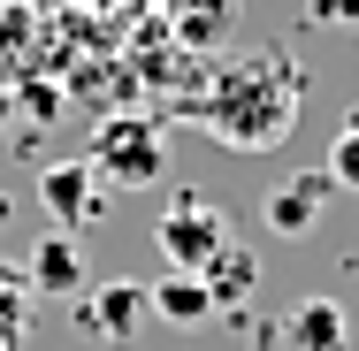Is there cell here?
Returning a JSON list of instances; mask_svg holds the SVG:
<instances>
[{
  "instance_id": "8",
  "label": "cell",
  "mask_w": 359,
  "mask_h": 351,
  "mask_svg": "<svg viewBox=\"0 0 359 351\" xmlns=\"http://www.w3.org/2000/svg\"><path fill=\"white\" fill-rule=\"evenodd\" d=\"M145 313H161V321H184V329H191V321H207V313H215V298H207V282H199V275H176V268H168V282H153V290H145Z\"/></svg>"
},
{
  "instance_id": "3",
  "label": "cell",
  "mask_w": 359,
  "mask_h": 351,
  "mask_svg": "<svg viewBox=\"0 0 359 351\" xmlns=\"http://www.w3.org/2000/svg\"><path fill=\"white\" fill-rule=\"evenodd\" d=\"M153 245H161V260L176 268V275H207L222 252L237 245V229H229V214L215 199H199V191H176L168 214L153 221Z\"/></svg>"
},
{
  "instance_id": "13",
  "label": "cell",
  "mask_w": 359,
  "mask_h": 351,
  "mask_svg": "<svg viewBox=\"0 0 359 351\" xmlns=\"http://www.w3.org/2000/svg\"><path fill=\"white\" fill-rule=\"evenodd\" d=\"M321 23H359V0H313Z\"/></svg>"
},
{
  "instance_id": "12",
  "label": "cell",
  "mask_w": 359,
  "mask_h": 351,
  "mask_svg": "<svg viewBox=\"0 0 359 351\" xmlns=\"http://www.w3.org/2000/svg\"><path fill=\"white\" fill-rule=\"evenodd\" d=\"M321 176H329L337 191H359V107H352V123L337 130V145H329V160H321Z\"/></svg>"
},
{
  "instance_id": "4",
  "label": "cell",
  "mask_w": 359,
  "mask_h": 351,
  "mask_svg": "<svg viewBox=\"0 0 359 351\" xmlns=\"http://www.w3.org/2000/svg\"><path fill=\"white\" fill-rule=\"evenodd\" d=\"M39 199H46V214H54V229H69V237H76L92 214L107 207V184H100L84 160H62V168L39 176Z\"/></svg>"
},
{
  "instance_id": "2",
  "label": "cell",
  "mask_w": 359,
  "mask_h": 351,
  "mask_svg": "<svg viewBox=\"0 0 359 351\" xmlns=\"http://www.w3.org/2000/svg\"><path fill=\"white\" fill-rule=\"evenodd\" d=\"M84 168L100 184H115V191H153L168 176V130L153 115H107L84 145Z\"/></svg>"
},
{
  "instance_id": "1",
  "label": "cell",
  "mask_w": 359,
  "mask_h": 351,
  "mask_svg": "<svg viewBox=\"0 0 359 351\" xmlns=\"http://www.w3.org/2000/svg\"><path fill=\"white\" fill-rule=\"evenodd\" d=\"M298 107H306V69L283 46H252V54L222 62V76L199 99V123L229 153H276L298 130Z\"/></svg>"
},
{
  "instance_id": "6",
  "label": "cell",
  "mask_w": 359,
  "mask_h": 351,
  "mask_svg": "<svg viewBox=\"0 0 359 351\" xmlns=\"http://www.w3.org/2000/svg\"><path fill=\"white\" fill-rule=\"evenodd\" d=\"M31 290H46V298H69L76 282H84V260H76V237L69 229H54V237H39V252H31Z\"/></svg>"
},
{
  "instance_id": "14",
  "label": "cell",
  "mask_w": 359,
  "mask_h": 351,
  "mask_svg": "<svg viewBox=\"0 0 359 351\" xmlns=\"http://www.w3.org/2000/svg\"><path fill=\"white\" fill-rule=\"evenodd\" d=\"M0 123H8V99H0Z\"/></svg>"
},
{
  "instance_id": "10",
  "label": "cell",
  "mask_w": 359,
  "mask_h": 351,
  "mask_svg": "<svg viewBox=\"0 0 359 351\" xmlns=\"http://www.w3.org/2000/svg\"><path fill=\"white\" fill-rule=\"evenodd\" d=\"M199 282H207V298H215V305H237V298L260 282V260H252L245 245H229V252H222V260H215V268H207Z\"/></svg>"
},
{
  "instance_id": "5",
  "label": "cell",
  "mask_w": 359,
  "mask_h": 351,
  "mask_svg": "<svg viewBox=\"0 0 359 351\" xmlns=\"http://www.w3.org/2000/svg\"><path fill=\"white\" fill-rule=\"evenodd\" d=\"M329 176L313 168V176H298V184H283V191H268V229L276 237H306L313 221H321V207H329Z\"/></svg>"
},
{
  "instance_id": "7",
  "label": "cell",
  "mask_w": 359,
  "mask_h": 351,
  "mask_svg": "<svg viewBox=\"0 0 359 351\" xmlns=\"http://www.w3.org/2000/svg\"><path fill=\"white\" fill-rule=\"evenodd\" d=\"M352 329H344V305L337 298H306L290 313V351H344Z\"/></svg>"
},
{
  "instance_id": "9",
  "label": "cell",
  "mask_w": 359,
  "mask_h": 351,
  "mask_svg": "<svg viewBox=\"0 0 359 351\" xmlns=\"http://www.w3.org/2000/svg\"><path fill=\"white\" fill-rule=\"evenodd\" d=\"M145 313V290L138 282H107V290H92V305H84V321L100 329V336H130Z\"/></svg>"
},
{
  "instance_id": "11",
  "label": "cell",
  "mask_w": 359,
  "mask_h": 351,
  "mask_svg": "<svg viewBox=\"0 0 359 351\" xmlns=\"http://www.w3.org/2000/svg\"><path fill=\"white\" fill-rule=\"evenodd\" d=\"M23 329H31V275L15 260H0V344L23 351Z\"/></svg>"
},
{
  "instance_id": "15",
  "label": "cell",
  "mask_w": 359,
  "mask_h": 351,
  "mask_svg": "<svg viewBox=\"0 0 359 351\" xmlns=\"http://www.w3.org/2000/svg\"><path fill=\"white\" fill-rule=\"evenodd\" d=\"M0 351H15V344H0Z\"/></svg>"
}]
</instances>
